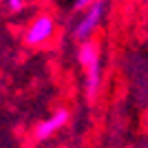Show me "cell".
Returning <instances> with one entry per match:
<instances>
[{"instance_id": "8992f818", "label": "cell", "mask_w": 148, "mask_h": 148, "mask_svg": "<svg viewBox=\"0 0 148 148\" xmlns=\"http://www.w3.org/2000/svg\"><path fill=\"white\" fill-rule=\"evenodd\" d=\"M73 7H75V9H84V7H88V2H86V0H77Z\"/></svg>"}, {"instance_id": "7a4b0ae2", "label": "cell", "mask_w": 148, "mask_h": 148, "mask_svg": "<svg viewBox=\"0 0 148 148\" xmlns=\"http://www.w3.org/2000/svg\"><path fill=\"white\" fill-rule=\"evenodd\" d=\"M53 31H56V20H53V16L42 13V16H38L29 25V29H27V33H25V40L31 47H38V44L47 42V40L53 36Z\"/></svg>"}, {"instance_id": "5b68a950", "label": "cell", "mask_w": 148, "mask_h": 148, "mask_svg": "<svg viewBox=\"0 0 148 148\" xmlns=\"http://www.w3.org/2000/svg\"><path fill=\"white\" fill-rule=\"evenodd\" d=\"M9 9H11V11H22V9H25V2H22V0H9Z\"/></svg>"}, {"instance_id": "277c9868", "label": "cell", "mask_w": 148, "mask_h": 148, "mask_svg": "<svg viewBox=\"0 0 148 148\" xmlns=\"http://www.w3.org/2000/svg\"><path fill=\"white\" fill-rule=\"evenodd\" d=\"M66 119H69V113H66V111H58L56 115H51L49 119H44L42 124H38V128H36V137L40 139V142L49 139V137L53 135L58 128H62V126L66 124Z\"/></svg>"}, {"instance_id": "3957f363", "label": "cell", "mask_w": 148, "mask_h": 148, "mask_svg": "<svg viewBox=\"0 0 148 148\" xmlns=\"http://www.w3.org/2000/svg\"><path fill=\"white\" fill-rule=\"evenodd\" d=\"M102 16H104V2H93L88 7V13L80 20V25L75 29V36L80 40H86L93 31L97 29V25L102 22Z\"/></svg>"}, {"instance_id": "6da1fadb", "label": "cell", "mask_w": 148, "mask_h": 148, "mask_svg": "<svg viewBox=\"0 0 148 148\" xmlns=\"http://www.w3.org/2000/svg\"><path fill=\"white\" fill-rule=\"evenodd\" d=\"M80 62L84 71H86V88H88V97H95L99 88V56L93 42H84L80 49Z\"/></svg>"}]
</instances>
